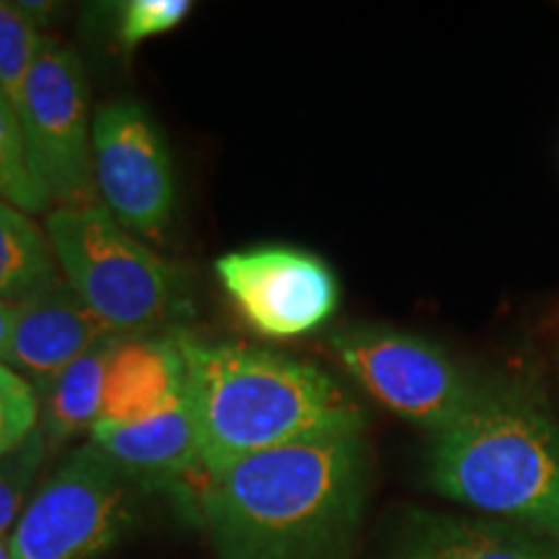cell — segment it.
Returning <instances> with one entry per match:
<instances>
[{"label": "cell", "mask_w": 559, "mask_h": 559, "mask_svg": "<svg viewBox=\"0 0 559 559\" xmlns=\"http://www.w3.org/2000/svg\"><path fill=\"white\" fill-rule=\"evenodd\" d=\"M366 487V428L319 432L207 477L200 515L221 559H337Z\"/></svg>", "instance_id": "cell-1"}, {"label": "cell", "mask_w": 559, "mask_h": 559, "mask_svg": "<svg viewBox=\"0 0 559 559\" xmlns=\"http://www.w3.org/2000/svg\"><path fill=\"white\" fill-rule=\"evenodd\" d=\"M205 477L293 440L366 428V412L311 362L174 330Z\"/></svg>", "instance_id": "cell-2"}, {"label": "cell", "mask_w": 559, "mask_h": 559, "mask_svg": "<svg viewBox=\"0 0 559 559\" xmlns=\"http://www.w3.org/2000/svg\"><path fill=\"white\" fill-rule=\"evenodd\" d=\"M436 492L559 539V430L521 381H479L469 407L430 436Z\"/></svg>", "instance_id": "cell-3"}, {"label": "cell", "mask_w": 559, "mask_h": 559, "mask_svg": "<svg viewBox=\"0 0 559 559\" xmlns=\"http://www.w3.org/2000/svg\"><path fill=\"white\" fill-rule=\"evenodd\" d=\"M60 275L115 334H148L187 306L177 264L138 241L99 202L45 215Z\"/></svg>", "instance_id": "cell-4"}, {"label": "cell", "mask_w": 559, "mask_h": 559, "mask_svg": "<svg viewBox=\"0 0 559 559\" xmlns=\"http://www.w3.org/2000/svg\"><path fill=\"white\" fill-rule=\"evenodd\" d=\"M330 345L376 402L430 436L459 419L479 389L443 347L394 326H342Z\"/></svg>", "instance_id": "cell-5"}, {"label": "cell", "mask_w": 559, "mask_h": 559, "mask_svg": "<svg viewBox=\"0 0 559 559\" xmlns=\"http://www.w3.org/2000/svg\"><path fill=\"white\" fill-rule=\"evenodd\" d=\"M132 481L86 443L34 495L11 534L13 559H91L132 521Z\"/></svg>", "instance_id": "cell-6"}, {"label": "cell", "mask_w": 559, "mask_h": 559, "mask_svg": "<svg viewBox=\"0 0 559 559\" xmlns=\"http://www.w3.org/2000/svg\"><path fill=\"white\" fill-rule=\"evenodd\" d=\"M91 88L81 55L45 34L16 115L29 160L55 207L96 202Z\"/></svg>", "instance_id": "cell-7"}, {"label": "cell", "mask_w": 559, "mask_h": 559, "mask_svg": "<svg viewBox=\"0 0 559 559\" xmlns=\"http://www.w3.org/2000/svg\"><path fill=\"white\" fill-rule=\"evenodd\" d=\"M91 164L102 205L132 236L160 239L177 207L169 143L135 99H111L94 111Z\"/></svg>", "instance_id": "cell-8"}, {"label": "cell", "mask_w": 559, "mask_h": 559, "mask_svg": "<svg viewBox=\"0 0 559 559\" xmlns=\"http://www.w3.org/2000/svg\"><path fill=\"white\" fill-rule=\"evenodd\" d=\"M215 275L249 330L270 340L304 337L340 306V280L321 257L288 243L228 251Z\"/></svg>", "instance_id": "cell-9"}, {"label": "cell", "mask_w": 559, "mask_h": 559, "mask_svg": "<svg viewBox=\"0 0 559 559\" xmlns=\"http://www.w3.org/2000/svg\"><path fill=\"white\" fill-rule=\"evenodd\" d=\"M107 337H115V332L62 280L19 304L5 366L29 383L41 402L75 360Z\"/></svg>", "instance_id": "cell-10"}, {"label": "cell", "mask_w": 559, "mask_h": 559, "mask_svg": "<svg viewBox=\"0 0 559 559\" xmlns=\"http://www.w3.org/2000/svg\"><path fill=\"white\" fill-rule=\"evenodd\" d=\"M91 443L138 487H169L202 469L198 428L187 400L143 423L99 419L91 428Z\"/></svg>", "instance_id": "cell-11"}, {"label": "cell", "mask_w": 559, "mask_h": 559, "mask_svg": "<svg viewBox=\"0 0 559 559\" xmlns=\"http://www.w3.org/2000/svg\"><path fill=\"white\" fill-rule=\"evenodd\" d=\"M185 400V358L169 334H124L104 379L102 419L143 423Z\"/></svg>", "instance_id": "cell-12"}, {"label": "cell", "mask_w": 559, "mask_h": 559, "mask_svg": "<svg viewBox=\"0 0 559 559\" xmlns=\"http://www.w3.org/2000/svg\"><path fill=\"white\" fill-rule=\"evenodd\" d=\"M386 559H559V539L498 519L415 513Z\"/></svg>", "instance_id": "cell-13"}, {"label": "cell", "mask_w": 559, "mask_h": 559, "mask_svg": "<svg viewBox=\"0 0 559 559\" xmlns=\"http://www.w3.org/2000/svg\"><path fill=\"white\" fill-rule=\"evenodd\" d=\"M120 337L124 334H115V337H107L94 349H88L41 396L39 430L47 440V449L68 443L70 438L86 430L91 432V428L102 419L104 379H107L109 358Z\"/></svg>", "instance_id": "cell-14"}, {"label": "cell", "mask_w": 559, "mask_h": 559, "mask_svg": "<svg viewBox=\"0 0 559 559\" xmlns=\"http://www.w3.org/2000/svg\"><path fill=\"white\" fill-rule=\"evenodd\" d=\"M62 283L47 230L0 200V300L24 304Z\"/></svg>", "instance_id": "cell-15"}, {"label": "cell", "mask_w": 559, "mask_h": 559, "mask_svg": "<svg viewBox=\"0 0 559 559\" xmlns=\"http://www.w3.org/2000/svg\"><path fill=\"white\" fill-rule=\"evenodd\" d=\"M0 200L26 215H47L55 202L34 171L13 104L0 96Z\"/></svg>", "instance_id": "cell-16"}, {"label": "cell", "mask_w": 559, "mask_h": 559, "mask_svg": "<svg viewBox=\"0 0 559 559\" xmlns=\"http://www.w3.org/2000/svg\"><path fill=\"white\" fill-rule=\"evenodd\" d=\"M41 39L45 34L16 9V3L0 0V96H5L13 109L24 94Z\"/></svg>", "instance_id": "cell-17"}, {"label": "cell", "mask_w": 559, "mask_h": 559, "mask_svg": "<svg viewBox=\"0 0 559 559\" xmlns=\"http://www.w3.org/2000/svg\"><path fill=\"white\" fill-rule=\"evenodd\" d=\"M45 456L47 440L37 428L19 449L0 459V536H9V528L19 523Z\"/></svg>", "instance_id": "cell-18"}, {"label": "cell", "mask_w": 559, "mask_h": 559, "mask_svg": "<svg viewBox=\"0 0 559 559\" xmlns=\"http://www.w3.org/2000/svg\"><path fill=\"white\" fill-rule=\"evenodd\" d=\"M192 9L190 0H128L122 3L115 29L122 52H132L143 41L177 29Z\"/></svg>", "instance_id": "cell-19"}, {"label": "cell", "mask_w": 559, "mask_h": 559, "mask_svg": "<svg viewBox=\"0 0 559 559\" xmlns=\"http://www.w3.org/2000/svg\"><path fill=\"white\" fill-rule=\"evenodd\" d=\"M39 396L29 383L0 366V459L39 428Z\"/></svg>", "instance_id": "cell-20"}, {"label": "cell", "mask_w": 559, "mask_h": 559, "mask_svg": "<svg viewBox=\"0 0 559 559\" xmlns=\"http://www.w3.org/2000/svg\"><path fill=\"white\" fill-rule=\"evenodd\" d=\"M16 313H19V304L0 300V366H5V362H9L13 326H16Z\"/></svg>", "instance_id": "cell-21"}, {"label": "cell", "mask_w": 559, "mask_h": 559, "mask_svg": "<svg viewBox=\"0 0 559 559\" xmlns=\"http://www.w3.org/2000/svg\"><path fill=\"white\" fill-rule=\"evenodd\" d=\"M16 9L24 13L39 32L45 29V26L50 24V19L55 16V3H41V0H19Z\"/></svg>", "instance_id": "cell-22"}, {"label": "cell", "mask_w": 559, "mask_h": 559, "mask_svg": "<svg viewBox=\"0 0 559 559\" xmlns=\"http://www.w3.org/2000/svg\"><path fill=\"white\" fill-rule=\"evenodd\" d=\"M0 559H13L11 557V534L0 536Z\"/></svg>", "instance_id": "cell-23"}]
</instances>
